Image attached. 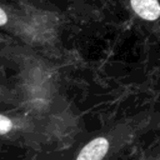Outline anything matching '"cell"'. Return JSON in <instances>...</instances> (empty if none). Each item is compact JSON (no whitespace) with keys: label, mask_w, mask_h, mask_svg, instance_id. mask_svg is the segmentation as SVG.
Returning a JSON list of instances; mask_svg holds the SVG:
<instances>
[{"label":"cell","mask_w":160,"mask_h":160,"mask_svg":"<svg viewBox=\"0 0 160 160\" xmlns=\"http://www.w3.org/2000/svg\"><path fill=\"white\" fill-rule=\"evenodd\" d=\"M6 21H8V16H6L5 11L0 8V25H4Z\"/></svg>","instance_id":"cell-4"},{"label":"cell","mask_w":160,"mask_h":160,"mask_svg":"<svg viewBox=\"0 0 160 160\" xmlns=\"http://www.w3.org/2000/svg\"><path fill=\"white\" fill-rule=\"evenodd\" d=\"M109 149V142L105 138H96L86 144L76 160H101Z\"/></svg>","instance_id":"cell-1"},{"label":"cell","mask_w":160,"mask_h":160,"mask_svg":"<svg viewBox=\"0 0 160 160\" xmlns=\"http://www.w3.org/2000/svg\"><path fill=\"white\" fill-rule=\"evenodd\" d=\"M12 128V122L10 121V119H8L4 115H0V135L6 134L8 131H10Z\"/></svg>","instance_id":"cell-3"},{"label":"cell","mask_w":160,"mask_h":160,"mask_svg":"<svg viewBox=\"0 0 160 160\" xmlns=\"http://www.w3.org/2000/svg\"><path fill=\"white\" fill-rule=\"evenodd\" d=\"M134 11L145 20H156L160 16L158 0H130Z\"/></svg>","instance_id":"cell-2"}]
</instances>
